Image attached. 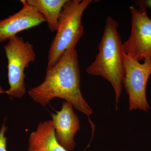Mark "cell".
<instances>
[{
    "instance_id": "7a4b0ae2",
    "label": "cell",
    "mask_w": 151,
    "mask_h": 151,
    "mask_svg": "<svg viewBox=\"0 0 151 151\" xmlns=\"http://www.w3.org/2000/svg\"><path fill=\"white\" fill-rule=\"evenodd\" d=\"M118 26L119 24L115 19L111 17H107L98 45L99 52L94 62L86 69L88 74L102 76L111 83L116 94L117 110L125 74L126 55L118 32Z\"/></svg>"
},
{
    "instance_id": "7c38bea8",
    "label": "cell",
    "mask_w": 151,
    "mask_h": 151,
    "mask_svg": "<svg viewBox=\"0 0 151 151\" xmlns=\"http://www.w3.org/2000/svg\"><path fill=\"white\" fill-rule=\"evenodd\" d=\"M135 4L139 9H149L151 11V0H139L136 1Z\"/></svg>"
},
{
    "instance_id": "3957f363",
    "label": "cell",
    "mask_w": 151,
    "mask_h": 151,
    "mask_svg": "<svg viewBox=\"0 0 151 151\" xmlns=\"http://www.w3.org/2000/svg\"><path fill=\"white\" fill-rule=\"evenodd\" d=\"M92 0H68L63 6L56 33L50 45L46 69L54 66L63 53L76 48L84 35L82 15Z\"/></svg>"
},
{
    "instance_id": "8992f818",
    "label": "cell",
    "mask_w": 151,
    "mask_h": 151,
    "mask_svg": "<svg viewBox=\"0 0 151 151\" xmlns=\"http://www.w3.org/2000/svg\"><path fill=\"white\" fill-rule=\"evenodd\" d=\"M132 28L129 39L123 43L127 55L140 61L151 60V19L145 9L129 7Z\"/></svg>"
},
{
    "instance_id": "9c48e42d",
    "label": "cell",
    "mask_w": 151,
    "mask_h": 151,
    "mask_svg": "<svg viewBox=\"0 0 151 151\" xmlns=\"http://www.w3.org/2000/svg\"><path fill=\"white\" fill-rule=\"evenodd\" d=\"M28 151H67L57 140L52 120L40 122L31 133Z\"/></svg>"
},
{
    "instance_id": "ba28073f",
    "label": "cell",
    "mask_w": 151,
    "mask_h": 151,
    "mask_svg": "<svg viewBox=\"0 0 151 151\" xmlns=\"http://www.w3.org/2000/svg\"><path fill=\"white\" fill-rule=\"evenodd\" d=\"M73 106L69 102H64L61 110L56 114L52 113L57 140L67 151L75 147L74 137L80 129V122L74 113Z\"/></svg>"
},
{
    "instance_id": "5b68a950",
    "label": "cell",
    "mask_w": 151,
    "mask_h": 151,
    "mask_svg": "<svg viewBox=\"0 0 151 151\" xmlns=\"http://www.w3.org/2000/svg\"><path fill=\"white\" fill-rule=\"evenodd\" d=\"M124 68L122 85L129 96V110L147 112L150 106L146 97V86L151 75V60H145L141 63L126 55Z\"/></svg>"
},
{
    "instance_id": "4fadbf2b",
    "label": "cell",
    "mask_w": 151,
    "mask_h": 151,
    "mask_svg": "<svg viewBox=\"0 0 151 151\" xmlns=\"http://www.w3.org/2000/svg\"><path fill=\"white\" fill-rule=\"evenodd\" d=\"M3 93H5V91H4L2 87L0 86V94H3Z\"/></svg>"
},
{
    "instance_id": "8fae6325",
    "label": "cell",
    "mask_w": 151,
    "mask_h": 151,
    "mask_svg": "<svg viewBox=\"0 0 151 151\" xmlns=\"http://www.w3.org/2000/svg\"><path fill=\"white\" fill-rule=\"evenodd\" d=\"M7 127L4 123L0 129V151H7V137H5V133Z\"/></svg>"
},
{
    "instance_id": "30bf717a",
    "label": "cell",
    "mask_w": 151,
    "mask_h": 151,
    "mask_svg": "<svg viewBox=\"0 0 151 151\" xmlns=\"http://www.w3.org/2000/svg\"><path fill=\"white\" fill-rule=\"evenodd\" d=\"M68 0H27L30 5L35 8L45 19L49 29L56 32L63 6Z\"/></svg>"
},
{
    "instance_id": "6da1fadb",
    "label": "cell",
    "mask_w": 151,
    "mask_h": 151,
    "mask_svg": "<svg viewBox=\"0 0 151 151\" xmlns=\"http://www.w3.org/2000/svg\"><path fill=\"white\" fill-rule=\"evenodd\" d=\"M80 87L78 53L74 48L65 51L54 66L46 69L43 82L30 88L28 93L35 102L43 106L55 98L64 99L89 116L93 111L83 98Z\"/></svg>"
},
{
    "instance_id": "52a82bcc",
    "label": "cell",
    "mask_w": 151,
    "mask_h": 151,
    "mask_svg": "<svg viewBox=\"0 0 151 151\" xmlns=\"http://www.w3.org/2000/svg\"><path fill=\"white\" fill-rule=\"evenodd\" d=\"M22 7L17 12L0 20V43L17 36L19 33L36 27L46 22L45 19L27 0H21Z\"/></svg>"
},
{
    "instance_id": "277c9868",
    "label": "cell",
    "mask_w": 151,
    "mask_h": 151,
    "mask_svg": "<svg viewBox=\"0 0 151 151\" xmlns=\"http://www.w3.org/2000/svg\"><path fill=\"white\" fill-rule=\"evenodd\" d=\"M4 45L8 61V77L9 88L5 91L9 96L21 98L26 92L24 70L35 61L36 54L32 44L17 35L9 39Z\"/></svg>"
}]
</instances>
